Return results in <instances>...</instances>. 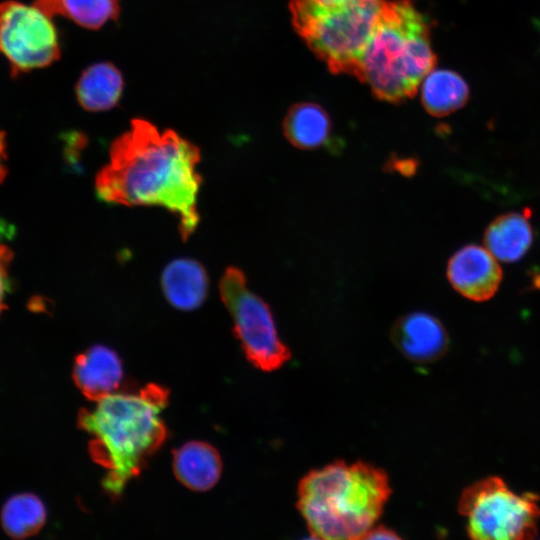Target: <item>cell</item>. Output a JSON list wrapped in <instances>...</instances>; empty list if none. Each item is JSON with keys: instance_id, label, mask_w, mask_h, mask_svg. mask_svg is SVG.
<instances>
[{"instance_id": "1", "label": "cell", "mask_w": 540, "mask_h": 540, "mask_svg": "<svg viewBox=\"0 0 540 540\" xmlns=\"http://www.w3.org/2000/svg\"><path fill=\"white\" fill-rule=\"evenodd\" d=\"M199 162V148L192 142L135 118L112 142L109 162L96 177V193L109 204L165 208L178 219L180 235L187 240L200 219Z\"/></svg>"}, {"instance_id": "2", "label": "cell", "mask_w": 540, "mask_h": 540, "mask_svg": "<svg viewBox=\"0 0 540 540\" xmlns=\"http://www.w3.org/2000/svg\"><path fill=\"white\" fill-rule=\"evenodd\" d=\"M168 403L169 391L150 383L135 393H114L79 412L77 425L91 436L89 454L107 471L102 487L111 499L121 497L165 443L168 431L161 413Z\"/></svg>"}, {"instance_id": "3", "label": "cell", "mask_w": 540, "mask_h": 540, "mask_svg": "<svg viewBox=\"0 0 540 540\" xmlns=\"http://www.w3.org/2000/svg\"><path fill=\"white\" fill-rule=\"evenodd\" d=\"M391 492L382 469L336 461L301 479L297 508L314 538L363 539L380 518Z\"/></svg>"}, {"instance_id": "4", "label": "cell", "mask_w": 540, "mask_h": 540, "mask_svg": "<svg viewBox=\"0 0 540 540\" xmlns=\"http://www.w3.org/2000/svg\"><path fill=\"white\" fill-rule=\"evenodd\" d=\"M428 20L408 0L385 2L356 75L381 100L411 97L434 68Z\"/></svg>"}, {"instance_id": "5", "label": "cell", "mask_w": 540, "mask_h": 540, "mask_svg": "<svg viewBox=\"0 0 540 540\" xmlns=\"http://www.w3.org/2000/svg\"><path fill=\"white\" fill-rule=\"evenodd\" d=\"M384 0H292V23L334 73L356 75Z\"/></svg>"}, {"instance_id": "6", "label": "cell", "mask_w": 540, "mask_h": 540, "mask_svg": "<svg viewBox=\"0 0 540 540\" xmlns=\"http://www.w3.org/2000/svg\"><path fill=\"white\" fill-rule=\"evenodd\" d=\"M539 498L531 493L518 495L500 477L490 476L463 490L458 510L467 518L470 538L531 539L540 518Z\"/></svg>"}, {"instance_id": "7", "label": "cell", "mask_w": 540, "mask_h": 540, "mask_svg": "<svg viewBox=\"0 0 540 540\" xmlns=\"http://www.w3.org/2000/svg\"><path fill=\"white\" fill-rule=\"evenodd\" d=\"M219 291L246 358L262 371L279 369L290 359V350L278 335L269 305L248 288L243 271L228 267L220 279Z\"/></svg>"}, {"instance_id": "8", "label": "cell", "mask_w": 540, "mask_h": 540, "mask_svg": "<svg viewBox=\"0 0 540 540\" xmlns=\"http://www.w3.org/2000/svg\"><path fill=\"white\" fill-rule=\"evenodd\" d=\"M0 53L16 76L57 61L60 43L52 17L35 4L0 3Z\"/></svg>"}, {"instance_id": "9", "label": "cell", "mask_w": 540, "mask_h": 540, "mask_svg": "<svg viewBox=\"0 0 540 540\" xmlns=\"http://www.w3.org/2000/svg\"><path fill=\"white\" fill-rule=\"evenodd\" d=\"M452 287L469 300L481 302L494 296L502 280L496 258L478 245H466L449 259L446 270Z\"/></svg>"}, {"instance_id": "10", "label": "cell", "mask_w": 540, "mask_h": 540, "mask_svg": "<svg viewBox=\"0 0 540 540\" xmlns=\"http://www.w3.org/2000/svg\"><path fill=\"white\" fill-rule=\"evenodd\" d=\"M391 338L405 357L418 363L435 361L448 348V335L443 324L426 312L401 316L391 329Z\"/></svg>"}, {"instance_id": "11", "label": "cell", "mask_w": 540, "mask_h": 540, "mask_svg": "<svg viewBox=\"0 0 540 540\" xmlns=\"http://www.w3.org/2000/svg\"><path fill=\"white\" fill-rule=\"evenodd\" d=\"M123 366L118 354L109 347L94 345L74 361L72 377L81 393L98 402L114 394L123 382Z\"/></svg>"}, {"instance_id": "12", "label": "cell", "mask_w": 540, "mask_h": 540, "mask_svg": "<svg viewBox=\"0 0 540 540\" xmlns=\"http://www.w3.org/2000/svg\"><path fill=\"white\" fill-rule=\"evenodd\" d=\"M161 287L166 300L174 308L190 311L201 306L206 299L209 279L198 261L178 258L164 268Z\"/></svg>"}, {"instance_id": "13", "label": "cell", "mask_w": 540, "mask_h": 540, "mask_svg": "<svg viewBox=\"0 0 540 540\" xmlns=\"http://www.w3.org/2000/svg\"><path fill=\"white\" fill-rule=\"evenodd\" d=\"M172 466L177 480L197 492L213 488L222 472V460L218 451L199 441L188 442L177 449L173 454Z\"/></svg>"}, {"instance_id": "14", "label": "cell", "mask_w": 540, "mask_h": 540, "mask_svg": "<svg viewBox=\"0 0 540 540\" xmlns=\"http://www.w3.org/2000/svg\"><path fill=\"white\" fill-rule=\"evenodd\" d=\"M529 213L511 212L498 216L486 228V249L502 262L520 260L533 242V230Z\"/></svg>"}, {"instance_id": "15", "label": "cell", "mask_w": 540, "mask_h": 540, "mask_svg": "<svg viewBox=\"0 0 540 540\" xmlns=\"http://www.w3.org/2000/svg\"><path fill=\"white\" fill-rule=\"evenodd\" d=\"M124 87L121 72L112 63L99 62L86 68L76 83V97L87 111L99 112L113 108Z\"/></svg>"}, {"instance_id": "16", "label": "cell", "mask_w": 540, "mask_h": 540, "mask_svg": "<svg viewBox=\"0 0 540 540\" xmlns=\"http://www.w3.org/2000/svg\"><path fill=\"white\" fill-rule=\"evenodd\" d=\"M287 140L299 149H317L331 142L332 124L318 104L302 102L292 106L283 122Z\"/></svg>"}, {"instance_id": "17", "label": "cell", "mask_w": 540, "mask_h": 540, "mask_svg": "<svg viewBox=\"0 0 540 540\" xmlns=\"http://www.w3.org/2000/svg\"><path fill=\"white\" fill-rule=\"evenodd\" d=\"M468 96L467 83L450 70H432L422 81V104L429 114L436 117L458 110L467 102Z\"/></svg>"}, {"instance_id": "18", "label": "cell", "mask_w": 540, "mask_h": 540, "mask_svg": "<svg viewBox=\"0 0 540 540\" xmlns=\"http://www.w3.org/2000/svg\"><path fill=\"white\" fill-rule=\"evenodd\" d=\"M51 17L62 16L81 27L96 30L120 14V0H34Z\"/></svg>"}, {"instance_id": "19", "label": "cell", "mask_w": 540, "mask_h": 540, "mask_svg": "<svg viewBox=\"0 0 540 540\" xmlns=\"http://www.w3.org/2000/svg\"><path fill=\"white\" fill-rule=\"evenodd\" d=\"M46 521V508L42 500L32 493L10 497L1 511V524L12 538L22 539L39 532Z\"/></svg>"}, {"instance_id": "20", "label": "cell", "mask_w": 540, "mask_h": 540, "mask_svg": "<svg viewBox=\"0 0 540 540\" xmlns=\"http://www.w3.org/2000/svg\"><path fill=\"white\" fill-rule=\"evenodd\" d=\"M11 258V251L0 244V315L5 309V297L9 288L8 267Z\"/></svg>"}, {"instance_id": "21", "label": "cell", "mask_w": 540, "mask_h": 540, "mask_svg": "<svg viewBox=\"0 0 540 540\" xmlns=\"http://www.w3.org/2000/svg\"><path fill=\"white\" fill-rule=\"evenodd\" d=\"M363 539H400L397 533L387 527H372Z\"/></svg>"}, {"instance_id": "22", "label": "cell", "mask_w": 540, "mask_h": 540, "mask_svg": "<svg viewBox=\"0 0 540 540\" xmlns=\"http://www.w3.org/2000/svg\"><path fill=\"white\" fill-rule=\"evenodd\" d=\"M6 173V140L5 133L0 130V182L5 178Z\"/></svg>"}]
</instances>
